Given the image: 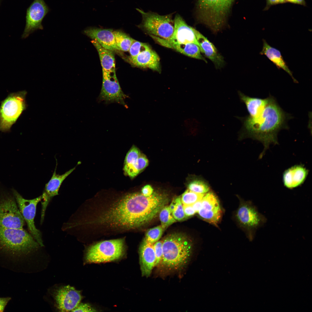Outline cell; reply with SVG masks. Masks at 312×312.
Returning a JSON list of instances; mask_svg holds the SVG:
<instances>
[{
	"mask_svg": "<svg viewBox=\"0 0 312 312\" xmlns=\"http://www.w3.org/2000/svg\"><path fill=\"white\" fill-rule=\"evenodd\" d=\"M165 194L154 192L148 196L141 193L125 195L102 217V222L114 226L135 228L150 222L168 202Z\"/></svg>",
	"mask_w": 312,
	"mask_h": 312,
	"instance_id": "cell-1",
	"label": "cell"
},
{
	"mask_svg": "<svg viewBox=\"0 0 312 312\" xmlns=\"http://www.w3.org/2000/svg\"><path fill=\"white\" fill-rule=\"evenodd\" d=\"M268 101L257 115L240 118L243 123L242 134L261 142L264 149L261 158L270 144H278L277 135L281 129H288L287 121L292 117L281 108L275 98L269 95Z\"/></svg>",
	"mask_w": 312,
	"mask_h": 312,
	"instance_id": "cell-2",
	"label": "cell"
},
{
	"mask_svg": "<svg viewBox=\"0 0 312 312\" xmlns=\"http://www.w3.org/2000/svg\"><path fill=\"white\" fill-rule=\"evenodd\" d=\"M162 241L163 256L160 263L169 269L183 268L191 253V240L185 234L177 232L166 236Z\"/></svg>",
	"mask_w": 312,
	"mask_h": 312,
	"instance_id": "cell-3",
	"label": "cell"
},
{
	"mask_svg": "<svg viewBox=\"0 0 312 312\" xmlns=\"http://www.w3.org/2000/svg\"><path fill=\"white\" fill-rule=\"evenodd\" d=\"M39 245L24 229L0 227V252L12 255H27Z\"/></svg>",
	"mask_w": 312,
	"mask_h": 312,
	"instance_id": "cell-4",
	"label": "cell"
},
{
	"mask_svg": "<svg viewBox=\"0 0 312 312\" xmlns=\"http://www.w3.org/2000/svg\"><path fill=\"white\" fill-rule=\"evenodd\" d=\"M235 0H197L198 19L214 32L223 27Z\"/></svg>",
	"mask_w": 312,
	"mask_h": 312,
	"instance_id": "cell-5",
	"label": "cell"
},
{
	"mask_svg": "<svg viewBox=\"0 0 312 312\" xmlns=\"http://www.w3.org/2000/svg\"><path fill=\"white\" fill-rule=\"evenodd\" d=\"M25 222L12 189L0 184V227L22 229Z\"/></svg>",
	"mask_w": 312,
	"mask_h": 312,
	"instance_id": "cell-6",
	"label": "cell"
},
{
	"mask_svg": "<svg viewBox=\"0 0 312 312\" xmlns=\"http://www.w3.org/2000/svg\"><path fill=\"white\" fill-rule=\"evenodd\" d=\"M136 9L142 16L139 27L151 35L167 40L171 39L174 31L172 14L160 15L151 11L145 12L141 9Z\"/></svg>",
	"mask_w": 312,
	"mask_h": 312,
	"instance_id": "cell-7",
	"label": "cell"
},
{
	"mask_svg": "<svg viewBox=\"0 0 312 312\" xmlns=\"http://www.w3.org/2000/svg\"><path fill=\"white\" fill-rule=\"evenodd\" d=\"M25 90L12 93L2 101L0 106V131H9L27 107Z\"/></svg>",
	"mask_w": 312,
	"mask_h": 312,
	"instance_id": "cell-8",
	"label": "cell"
},
{
	"mask_svg": "<svg viewBox=\"0 0 312 312\" xmlns=\"http://www.w3.org/2000/svg\"><path fill=\"white\" fill-rule=\"evenodd\" d=\"M124 252L122 239L105 240L89 247L86 251L85 259L89 263L107 262L120 259Z\"/></svg>",
	"mask_w": 312,
	"mask_h": 312,
	"instance_id": "cell-9",
	"label": "cell"
},
{
	"mask_svg": "<svg viewBox=\"0 0 312 312\" xmlns=\"http://www.w3.org/2000/svg\"><path fill=\"white\" fill-rule=\"evenodd\" d=\"M12 190L19 211L27 224L30 234L40 246H43L41 233L36 228L34 222L37 205L42 200V196L33 199H26L14 188Z\"/></svg>",
	"mask_w": 312,
	"mask_h": 312,
	"instance_id": "cell-10",
	"label": "cell"
},
{
	"mask_svg": "<svg viewBox=\"0 0 312 312\" xmlns=\"http://www.w3.org/2000/svg\"><path fill=\"white\" fill-rule=\"evenodd\" d=\"M102 84L99 100L107 103L116 102L127 108L125 100L128 96L121 90L115 71L107 72L102 70Z\"/></svg>",
	"mask_w": 312,
	"mask_h": 312,
	"instance_id": "cell-11",
	"label": "cell"
},
{
	"mask_svg": "<svg viewBox=\"0 0 312 312\" xmlns=\"http://www.w3.org/2000/svg\"><path fill=\"white\" fill-rule=\"evenodd\" d=\"M236 216L241 225L247 230L250 238H252L256 230L262 226L267 220L250 202H244L241 204L237 211Z\"/></svg>",
	"mask_w": 312,
	"mask_h": 312,
	"instance_id": "cell-12",
	"label": "cell"
},
{
	"mask_svg": "<svg viewBox=\"0 0 312 312\" xmlns=\"http://www.w3.org/2000/svg\"><path fill=\"white\" fill-rule=\"evenodd\" d=\"M49 9L44 0H34L27 9L25 27L22 36L26 38L38 29H43L42 20Z\"/></svg>",
	"mask_w": 312,
	"mask_h": 312,
	"instance_id": "cell-13",
	"label": "cell"
},
{
	"mask_svg": "<svg viewBox=\"0 0 312 312\" xmlns=\"http://www.w3.org/2000/svg\"><path fill=\"white\" fill-rule=\"evenodd\" d=\"M174 21V31L172 38L169 40L161 38L159 40L160 42L167 47L171 44L193 43L196 44L200 47L196 38V29L188 25L178 14L175 15Z\"/></svg>",
	"mask_w": 312,
	"mask_h": 312,
	"instance_id": "cell-14",
	"label": "cell"
},
{
	"mask_svg": "<svg viewBox=\"0 0 312 312\" xmlns=\"http://www.w3.org/2000/svg\"><path fill=\"white\" fill-rule=\"evenodd\" d=\"M202 207L197 212L204 220L217 225L222 216V210L218 199L212 192L204 194L201 199Z\"/></svg>",
	"mask_w": 312,
	"mask_h": 312,
	"instance_id": "cell-15",
	"label": "cell"
},
{
	"mask_svg": "<svg viewBox=\"0 0 312 312\" xmlns=\"http://www.w3.org/2000/svg\"><path fill=\"white\" fill-rule=\"evenodd\" d=\"M58 309L61 312L72 311L79 304L82 299L80 291L69 285L60 288L54 294Z\"/></svg>",
	"mask_w": 312,
	"mask_h": 312,
	"instance_id": "cell-16",
	"label": "cell"
},
{
	"mask_svg": "<svg viewBox=\"0 0 312 312\" xmlns=\"http://www.w3.org/2000/svg\"><path fill=\"white\" fill-rule=\"evenodd\" d=\"M75 167L70 170L62 174H56V168L49 181L46 184L45 190L42 196V210L40 222L42 224L44 218L45 212L51 199L58 194L59 188L64 181L75 169Z\"/></svg>",
	"mask_w": 312,
	"mask_h": 312,
	"instance_id": "cell-17",
	"label": "cell"
},
{
	"mask_svg": "<svg viewBox=\"0 0 312 312\" xmlns=\"http://www.w3.org/2000/svg\"><path fill=\"white\" fill-rule=\"evenodd\" d=\"M114 31L112 29L89 27L85 29L83 33L96 40L104 48L113 52L119 50L116 44Z\"/></svg>",
	"mask_w": 312,
	"mask_h": 312,
	"instance_id": "cell-18",
	"label": "cell"
},
{
	"mask_svg": "<svg viewBox=\"0 0 312 312\" xmlns=\"http://www.w3.org/2000/svg\"><path fill=\"white\" fill-rule=\"evenodd\" d=\"M309 172L302 164L295 165L286 169L283 175L284 186L290 189L300 186L305 182Z\"/></svg>",
	"mask_w": 312,
	"mask_h": 312,
	"instance_id": "cell-19",
	"label": "cell"
},
{
	"mask_svg": "<svg viewBox=\"0 0 312 312\" xmlns=\"http://www.w3.org/2000/svg\"><path fill=\"white\" fill-rule=\"evenodd\" d=\"M153 245L144 239L140 247V264L143 276H150L155 266L156 258Z\"/></svg>",
	"mask_w": 312,
	"mask_h": 312,
	"instance_id": "cell-20",
	"label": "cell"
},
{
	"mask_svg": "<svg viewBox=\"0 0 312 312\" xmlns=\"http://www.w3.org/2000/svg\"><path fill=\"white\" fill-rule=\"evenodd\" d=\"M129 62L136 67L147 68L160 72V58L157 54L151 48L143 51L134 57H129Z\"/></svg>",
	"mask_w": 312,
	"mask_h": 312,
	"instance_id": "cell-21",
	"label": "cell"
},
{
	"mask_svg": "<svg viewBox=\"0 0 312 312\" xmlns=\"http://www.w3.org/2000/svg\"><path fill=\"white\" fill-rule=\"evenodd\" d=\"M195 34L201 52L213 63L217 68L222 67L224 65V58L218 53L214 45L196 29Z\"/></svg>",
	"mask_w": 312,
	"mask_h": 312,
	"instance_id": "cell-22",
	"label": "cell"
},
{
	"mask_svg": "<svg viewBox=\"0 0 312 312\" xmlns=\"http://www.w3.org/2000/svg\"><path fill=\"white\" fill-rule=\"evenodd\" d=\"M263 41L262 49L259 54L265 55L278 69L281 68L288 73L291 77L294 82L298 83V82L294 77L292 72L289 68L283 59L280 51L270 46L265 40L263 39Z\"/></svg>",
	"mask_w": 312,
	"mask_h": 312,
	"instance_id": "cell-23",
	"label": "cell"
},
{
	"mask_svg": "<svg viewBox=\"0 0 312 312\" xmlns=\"http://www.w3.org/2000/svg\"><path fill=\"white\" fill-rule=\"evenodd\" d=\"M91 42L98 52L102 70L107 72L115 71V59L113 51L103 47L95 40H92Z\"/></svg>",
	"mask_w": 312,
	"mask_h": 312,
	"instance_id": "cell-24",
	"label": "cell"
},
{
	"mask_svg": "<svg viewBox=\"0 0 312 312\" xmlns=\"http://www.w3.org/2000/svg\"><path fill=\"white\" fill-rule=\"evenodd\" d=\"M141 153L137 147L133 145L126 154L123 170L125 174L130 178L138 174L137 170L138 158Z\"/></svg>",
	"mask_w": 312,
	"mask_h": 312,
	"instance_id": "cell-25",
	"label": "cell"
},
{
	"mask_svg": "<svg viewBox=\"0 0 312 312\" xmlns=\"http://www.w3.org/2000/svg\"><path fill=\"white\" fill-rule=\"evenodd\" d=\"M241 101L245 105L248 116H254L263 109L268 103V97L265 99L252 97L247 96L241 92H238Z\"/></svg>",
	"mask_w": 312,
	"mask_h": 312,
	"instance_id": "cell-26",
	"label": "cell"
},
{
	"mask_svg": "<svg viewBox=\"0 0 312 312\" xmlns=\"http://www.w3.org/2000/svg\"><path fill=\"white\" fill-rule=\"evenodd\" d=\"M167 47L174 49L178 52L189 57L202 60L206 63L207 61L201 53L199 46L193 43L185 44H171Z\"/></svg>",
	"mask_w": 312,
	"mask_h": 312,
	"instance_id": "cell-27",
	"label": "cell"
},
{
	"mask_svg": "<svg viewBox=\"0 0 312 312\" xmlns=\"http://www.w3.org/2000/svg\"><path fill=\"white\" fill-rule=\"evenodd\" d=\"M116 45L119 50L128 51L135 40L120 30L114 31Z\"/></svg>",
	"mask_w": 312,
	"mask_h": 312,
	"instance_id": "cell-28",
	"label": "cell"
},
{
	"mask_svg": "<svg viewBox=\"0 0 312 312\" xmlns=\"http://www.w3.org/2000/svg\"><path fill=\"white\" fill-rule=\"evenodd\" d=\"M159 218L162 227L165 229L176 222L169 209L168 206L165 205L159 212Z\"/></svg>",
	"mask_w": 312,
	"mask_h": 312,
	"instance_id": "cell-29",
	"label": "cell"
},
{
	"mask_svg": "<svg viewBox=\"0 0 312 312\" xmlns=\"http://www.w3.org/2000/svg\"><path fill=\"white\" fill-rule=\"evenodd\" d=\"M188 189L194 192L205 194L209 191V187L204 181L196 179L191 181L188 185Z\"/></svg>",
	"mask_w": 312,
	"mask_h": 312,
	"instance_id": "cell-30",
	"label": "cell"
},
{
	"mask_svg": "<svg viewBox=\"0 0 312 312\" xmlns=\"http://www.w3.org/2000/svg\"><path fill=\"white\" fill-rule=\"evenodd\" d=\"M204 194L195 193L188 189L182 194L181 201L183 205H192L201 200Z\"/></svg>",
	"mask_w": 312,
	"mask_h": 312,
	"instance_id": "cell-31",
	"label": "cell"
},
{
	"mask_svg": "<svg viewBox=\"0 0 312 312\" xmlns=\"http://www.w3.org/2000/svg\"><path fill=\"white\" fill-rule=\"evenodd\" d=\"M164 230L161 225L151 228L146 232L144 239L149 243L154 244L160 239Z\"/></svg>",
	"mask_w": 312,
	"mask_h": 312,
	"instance_id": "cell-32",
	"label": "cell"
},
{
	"mask_svg": "<svg viewBox=\"0 0 312 312\" xmlns=\"http://www.w3.org/2000/svg\"><path fill=\"white\" fill-rule=\"evenodd\" d=\"M150 48L147 44L135 40L131 44L128 51L129 53L130 57H134L140 53Z\"/></svg>",
	"mask_w": 312,
	"mask_h": 312,
	"instance_id": "cell-33",
	"label": "cell"
},
{
	"mask_svg": "<svg viewBox=\"0 0 312 312\" xmlns=\"http://www.w3.org/2000/svg\"><path fill=\"white\" fill-rule=\"evenodd\" d=\"M174 200L176 204V207L172 213V216L176 220L180 221L185 219L187 217L183 211L181 197H177Z\"/></svg>",
	"mask_w": 312,
	"mask_h": 312,
	"instance_id": "cell-34",
	"label": "cell"
},
{
	"mask_svg": "<svg viewBox=\"0 0 312 312\" xmlns=\"http://www.w3.org/2000/svg\"><path fill=\"white\" fill-rule=\"evenodd\" d=\"M163 241H157L153 244V247L156 258L155 266L158 265L161 261L163 256Z\"/></svg>",
	"mask_w": 312,
	"mask_h": 312,
	"instance_id": "cell-35",
	"label": "cell"
},
{
	"mask_svg": "<svg viewBox=\"0 0 312 312\" xmlns=\"http://www.w3.org/2000/svg\"><path fill=\"white\" fill-rule=\"evenodd\" d=\"M96 311L91 306L87 304H81L74 309L72 312H92Z\"/></svg>",
	"mask_w": 312,
	"mask_h": 312,
	"instance_id": "cell-36",
	"label": "cell"
},
{
	"mask_svg": "<svg viewBox=\"0 0 312 312\" xmlns=\"http://www.w3.org/2000/svg\"><path fill=\"white\" fill-rule=\"evenodd\" d=\"M266 5L263 9L264 11L268 10L274 5L286 3V0H266Z\"/></svg>",
	"mask_w": 312,
	"mask_h": 312,
	"instance_id": "cell-37",
	"label": "cell"
},
{
	"mask_svg": "<svg viewBox=\"0 0 312 312\" xmlns=\"http://www.w3.org/2000/svg\"><path fill=\"white\" fill-rule=\"evenodd\" d=\"M183 211L186 217H189L194 215L196 212L192 205H183Z\"/></svg>",
	"mask_w": 312,
	"mask_h": 312,
	"instance_id": "cell-38",
	"label": "cell"
},
{
	"mask_svg": "<svg viewBox=\"0 0 312 312\" xmlns=\"http://www.w3.org/2000/svg\"><path fill=\"white\" fill-rule=\"evenodd\" d=\"M153 189L150 185H146L142 188L141 193L144 196H148L151 195L153 192Z\"/></svg>",
	"mask_w": 312,
	"mask_h": 312,
	"instance_id": "cell-39",
	"label": "cell"
},
{
	"mask_svg": "<svg viewBox=\"0 0 312 312\" xmlns=\"http://www.w3.org/2000/svg\"><path fill=\"white\" fill-rule=\"evenodd\" d=\"M11 299L10 297L0 298V312L4 311L8 302Z\"/></svg>",
	"mask_w": 312,
	"mask_h": 312,
	"instance_id": "cell-40",
	"label": "cell"
},
{
	"mask_svg": "<svg viewBox=\"0 0 312 312\" xmlns=\"http://www.w3.org/2000/svg\"><path fill=\"white\" fill-rule=\"evenodd\" d=\"M288 3L295 4L306 6L305 0H286V3Z\"/></svg>",
	"mask_w": 312,
	"mask_h": 312,
	"instance_id": "cell-41",
	"label": "cell"
},
{
	"mask_svg": "<svg viewBox=\"0 0 312 312\" xmlns=\"http://www.w3.org/2000/svg\"><path fill=\"white\" fill-rule=\"evenodd\" d=\"M196 212H198L202 207L201 200H198L192 205Z\"/></svg>",
	"mask_w": 312,
	"mask_h": 312,
	"instance_id": "cell-42",
	"label": "cell"
},
{
	"mask_svg": "<svg viewBox=\"0 0 312 312\" xmlns=\"http://www.w3.org/2000/svg\"><path fill=\"white\" fill-rule=\"evenodd\" d=\"M176 204L174 201V200L172 201V203H170V205L168 206L169 209L171 214L172 213L174 210L176 208Z\"/></svg>",
	"mask_w": 312,
	"mask_h": 312,
	"instance_id": "cell-43",
	"label": "cell"
}]
</instances>
